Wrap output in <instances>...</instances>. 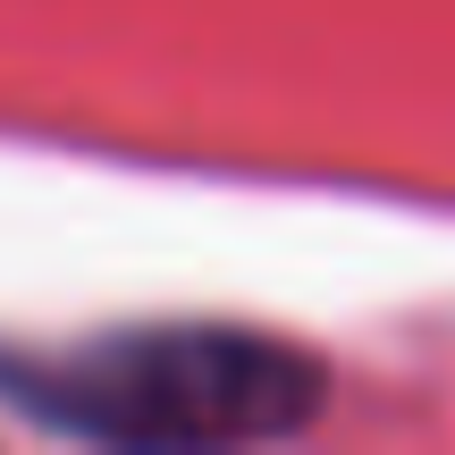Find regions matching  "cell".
<instances>
[{"mask_svg":"<svg viewBox=\"0 0 455 455\" xmlns=\"http://www.w3.org/2000/svg\"><path fill=\"white\" fill-rule=\"evenodd\" d=\"M312 405V371L261 338H127L51 371V413L110 439H270Z\"/></svg>","mask_w":455,"mask_h":455,"instance_id":"1","label":"cell"}]
</instances>
